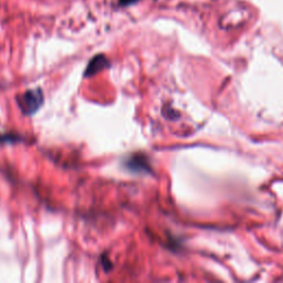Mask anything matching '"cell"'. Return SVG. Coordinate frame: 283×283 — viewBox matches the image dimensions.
I'll return each mask as SVG.
<instances>
[{
	"label": "cell",
	"mask_w": 283,
	"mask_h": 283,
	"mask_svg": "<svg viewBox=\"0 0 283 283\" xmlns=\"http://www.w3.org/2000/svg\"><path fill=\"white\" fill-rule=\"evenodd\" d=\"M43 102V94L41 90L27 91L21 97L18 98V104L22 112L27 115L37 112Z\"/></svg>",
	"instance_id": "1"
},
{
	"label": "cell",
	"mask_w": 283,
	"mask_h": 283,
	"mask_svg": "<svg viewBox=\"0 0 283 283\" xmlns=\"http://www.w3.org/2000/svg\"><path fill=\"white\" fill-rule=\"evenodd\" d=\"M109 67V61L106 60L104 55H97L94 59L91 60L89 63L87 71H85V77H91V75L97 74L100 71Z\"/></svg>",
	"instance_id": "2"
},
{
	"label": "cell",
	"mask_w": 283,
	"mask_h": 283,
	"mask_svg": "<svg viewBox=\"0 0 283 283\" xmlns=\"http://www.w3.org/2000/svg\"><path fill=\"white\" fill-rule=\"evenodd\" d=\"M126 167H128L130 170L135 171V173L146 171L149 168L147 165V160H146L144 156H142L141 154H136L126 160Z\"/></svg>",
	"instance_id": "3"
},
{
	"label": "cell",
	"mask_w": 283,
	"mask_h": 283,
	"mask_svg": "<svg viewBox=\"0 0 283 283\" xmlns=\"http://www.w3.org/2000/svg\"><path fill=\"white\" fill-rule=\"evenodd\" d=\"M136 1H139V0H119L121 6H128V4L134 3Z\"/></svg>",
	"instance_id": "4"
}]
</instances>
